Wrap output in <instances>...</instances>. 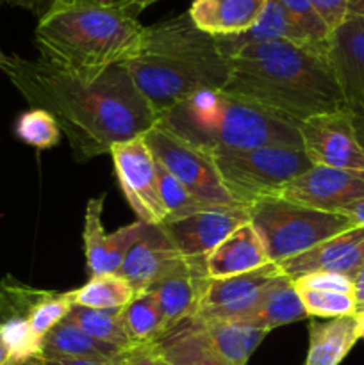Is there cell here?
<instances>
[{"mask_svg":"<svg viewBox=\"0 0 364 365\" xmlns=\"http://www.w3.org/2000/svg\"><path fill=\"white\" fill-rule=\"evenodd\" d=\"M2 71L32 109L56 118L77 160L109 153L113 145L139 138L159 120L121 64L89 84L68 77L41 57L7 56Z\"/></svg>","mask_w":364,"mask_h":365,"instance_id":"obj_1","label":"cell"},{"mask_svg":"<svg viewBox=\"0 0 364 365\" xmlns=\"http://www.w3.org/2000/svg\"><path fill=\"white\" fill-rule=\"evenodd\" d=\"M223 91L300 121L348 109L328 63L327 46L285 39L250 43L227 53Z\"/></svg>","mask_w":364,"mask_h":365,"instance_id":"obj_2","label":"cell"},{"mask_svg":"<svg viewBox=\"0 0 364 365\" xmlns=\"http://www.w3.org/2000/svg\"><path fill=\"white\" fill-rule=\"evenodd\" d=\"M145 29L123 4H56L36 27L41 59L79 82H95L141 48Z\"/></svg>","mask_w":364,"mask_h":365,"instance_id":"obj_3","label":"cell"},{"mask_svg":"<svg viewBox=\"0 0 364 365\" xmlns=\"http://www.w3.org/2000/svg\"><path fill=\"white\" fill-rule=\"evenodd\" d=\"M121 66L157 118L203 89H223L228 57L188 13L145 29L141 48Z\"/></svg>","mask_w":364,"mask_h":365,"instance_id":"obj_4","label":"cell"},{"mask_svg":"<svg viewBox=\"0 0 364 365\" xmlns=\"http://www.w3.org/2000/svg\"><path fill=\"white\" fill-rule=\"evenodd\" d=\"M157 121L211 153L259 146L302 148L296 121L223 89L195 93L166 110Z\"/></svg>","mask_w":364,"mask_h":365,"instance_id":"obj_5","label":"cell"},{"mask_svg":"<svg viewBox=\"0 0 364 365\" xmlns=\"http://www.w3.org/2000/svg\"><path fill=\"white\" fill-rule=\"evenodd\" d=\"M250 223L259 232L273 264L302 255L355 227L345 214L313 209L284 198H268L250 207Z\"/></svg>","mask_w":364,"mask_h":365,"instance_id":"obj_6","label":"cell"},{"mask_svg":"<svg viewBox=\"0 0 364 365\" xmlns=\"http://www.w3.org/2000/svg\"><path fill=\"white\" fill-rule=\"evenodd\" d=\"M218 170L239 205L250 209L257 202L278 198L282 189L313 166L296 146H259L213 153Z\"/></svg>","mask_w":364,"mask_h":365,"instance_id":"obj_7","label":"cell"},{"mask_svg":"<svg viewBox=\"0 0 364 365\" xmlns=\"http://www.w3.org/2000/svg\"><path fill=\"white\" fill-rule=\"evenodd\" d=\"M143 139L157 163L200 202L213 207H243L225 187L216 157L209 150L181 138L159 121Z\"/></svg>","mask_w":364,"mask_h":365,"instance_id":"obj_8","label":"cell"},{"mask_svg":"<svg viewBox=\"0 0 364 365\" xmlns=\"http://www.w3.org/2000/svg\"><path fill=\"white\" fill-rule=\"evenodd\" d=\"M302 150L314 166L364 171V143L350 109L316 114L298 123Z\"/></svg>","mask_w":364,"mask_h":365,"instance_id":"obj_9","label":"cell"},{"mask_svg":"<svg viewBox=\"0 0 364 365\" xmlns=\"http://www.w3.org/2000/svg\"><path fill=\"white\" fill-rule=\"evenodd\" d=\"M111 157L125 200L145 225H164L166 209L161 200L157 160L143 135L113 145Z\"/></svg>","mask_w":364,"mask_h":365,"instance_id":"obj_10","label":"cell"},{"mask_svg":"<svg viewBox=\"0 0 364 365\" xmlns=\"http://www.w3.org/2000/svg\"><path fill=\"white\" fill-rule=\"evenodd\" d=\"M280 274V267L270 264L238 277L209 280L191 317L200 321L245 319L253 312L271 282Z\"/></svg>","mask_w":364,"mask_h":365,"instance_id":"obj_11","label":"cell"},{"mask_svg":"<svg viewBox=\"0 0 364 365\" xmlns=\"http://www.w3.org/2000/svg\"><path fill=\"white\" fill-rule=\"evenodd\" d=\"M278 198L327 212H341L345 207L364 198V171L313 164L293 178Z\"/></svg>","mask_w":364,"mask_h":365,"instance_id":"obj_12","label":"cell"},{"mask_svg":"<svg viewBox=\"0 0 364 365\" xmlns=\"http://www.w3.org/2000/svg\"><path fill=\"white\" fill-rule=\"evenodd\" d=\"M327 56L346 107L364 116V18L348 14L330 32Z\"/></svg>","mask_w":364,"mask_h":365,"instance_id":"obj_13","label":"cell"},{"mask_svg":"<svg viewBox=\"0 0 364 365\" xmlns=\"http://www.w3.org/2000/svg\"><path fill=\"white\" fill-rule=\"evenodd\" d=\"M248 221L250 209L246 207H214L161 227L184 257H207L227 235Z\"/></svg>","mask_w":364,"mask_h":365,"instance_id":"obj_14","label":"cell"},{"mask_svg":"<svg viewBox=\"0 0 364 365\" xmlns=\"http://www.w3.org/2000/svg\"><path fill=\"white\" fill-rule=\"evenodd\" d=\"M184 259L161 225H143L141 235L121 264L120 274L136 294L150 292Z\"/></svg>","mask_w":364,"mask_h":365,"instance_id":"obj_15","label":"cell"},{"mask_svg":"<svg viewBox=\"0 0 364 365\" xmlns=\"http://www.w3.org/2000/svg\"><path fill=\"white\" fill-rule=\"evenodd\" d=\"M103 196L91 198L86 205L84 214V252L88 271L91 277L96 274H118L125 257L131 252L134 242L141 235V221L118 228L113 234H107L102 225Z\"/></svg>","mask_w":364,"mask_h":365,"instance_id":"obj_16","label":"cell"},{"mask_svg":"<svg viewBox=\"0 0 364 365\" xmlns=\"http://www.w3.org/2000/svg\"><path fill=\"white\" fill-rule=\"evenodd\" d=\"M277 266L291 280L318 273V271L353 278L357 271L364 266V228L353 227L341 232L314 248L307 250L302 255L284 260Z\"/></svg>","mask_w":364,"mask_h":365,"instance_id":"obj_17","label":"cell"},{"mask_svg":"<svg viewBox=\"0 0 364 365\" xmlns=\"http://www.w3.org/2000/svg\"><path fill=\"white\" fill-rule=\"evenodd\" d=\"M206 257H184L152 289L168 331L196 312L200 298L209 284Z\"/></svg>","mask_w":364,"mask_h":365,"instance_id":"obj_18","label":"cell"},{"mask_svg":"<svg viewBox=\"0 0 364 365\" xmlns=\"http://www.w3.org/2000/svg\"><path fill=\"white\" fill-rule=\"evenodd\" d=\"M273 264L266 246L252 223L236 228L206 257L207 274L211 280L238 277Z\"/></svg>","mask_w":364,"mask_h":365,"instance_id":"obj_19","label":"cell"},{"mask_svg":"<svg viewBox=\"0 0 364 365\" xmlns=\"http://www.w3.org/2000/svg\"><path fill=\"white\" fill-rule=\"evenodd\" d=\"M268 0H193L188 14L196 29L213 38L245 34L259 21Z\"/></svg>","mask_w":364,"mask_h":365,"instance_id":"obj_20","label":"cell"},{"mask_svg":"<svg viewBox=\"0 0 364 365\" xmlns=\"http://www.w3.org/2000/svg\"><path fill=\"white\" fill-rule=\"evenodd\" d=\"M195 319V317H193ZM198 321L211 348L232 365H246L270 330L245 319Z\"/></svg>","mask_w":364,"mask_h":365,"instance_id":"obj_21","label":"cell"},{"mask_svg":"<svg viewBox=\"0 0 364 365\" xmlns=\"http://www.w3.org/2000/svg\"><path fill=\"white\" fill-rule=\"evenodd\" d=\"M360 339L355 316L310 323L309 349L303 365H339Z\"/></svg>","mask_w":364,"mask_h":365,"instance_id":"obj_22","label":"cell"},{"mask_svg":"<svg viewBox=\"0 0 364 365\" xmlns=\"http://www.w3.org/2000/svg\"><path fill=\"white\" fill-rule=\"evenodd\" d=\"M156 348L168 365H232L211 348L202 327L193 317L168 331Z\"/></svg>","mask_w":364,"mask_h":365,"instance_id":"obj_23","label":"cell"},{"mask_svg":"<svg viewBox=\"0 0 364 365\" xmlns=\"http://www.w3.org/2000/svg\"><path fill=\"white\" fill-rule=\"evenodd\" d=\"M127 349L106 344L79 328L74 321H61L41 341V355L38 360L54 359H114Z\"/></svg>","mask_w":364,"mask_h":365,"instance_id":"obj_24","label":"cell"},{"mask_svg":"<svg viewBox=\"0 0 364 365\" xmlns=\"http://www.w3.org/2000/svg\"><path fill=\"white\" fill-rule=\"evenodd\" d=\"M305 317L307 312L303 309L302 298L295 289V282L282 273L277 280L271 282L253 312L245 317V321L256 323L257 327L271 331L278 327L305 319Z\"/></svg>","mask_w":364,"mask_h":365,"instance_id":"obj_25","label":"cell"},{"mask_svg":"<svg viewBox=\"0 0 364 365\" xmlns=\"http://www.w3.org/2000/svg\"><path fill=\"white\" fill-rule=\"evenodd\" d=\"M216 39L218 43H220L221 50L225 52V56L231 53L232 50L239 48V46L250 45V43L273 41V39H285V41L316 45V43H313L305 34H303V31L293 21V18L289 16L277 2H273V0H268L263 13H261L259 21H257L250 31H246L245 34Z\"/></svg>","mask_w":364,"mask_h":365,"instance_id":"obj_26","label":"cell"},{"mask_svg":"<svg viewBox=\"0 0 364 365\" xmlns=\"http://www.w3.org/2000/svg\"><path fill=\"white\" fill-rule=\"evenodd\" d=\"M123 327L134 348L153 346L168 334L153 292L136 294L131 303L121 309Z\"/></svg>","mask_w":364,"mask_h":365,"instance_id":"obj_27","label":"cell"},{"mask_svg":"<svg viewBox=\"0 0 364 365\" xmlns=\"http://www.w3.org/2000/svg\"><path fill=\"white\" fill-rule=\"evenodd\" d=\"M66 317L96 341L120 349H134L125 331L121 309H86L74 305Z\"/></svg>","mask_w":364,"mask_h":365,"instance_id":"obj_28","label":"cell"},{"mask_svg":"<svg viewBox=\"0 0 364 365\" xmlns=\"http://www.w3.org/2000/svg\"><path fill=\"white\" fill-rule=\"evenodd\" d=\"M136 292L120 274H96L88 284L71 291L74 305L86 309H123Z\"/></svg>","mask_w":364,"mask_h":365,"instance_id":"obj_29","label":"cell"},{"mask_svg":"<svg viewBox=\"0 0 364 365\" xmlns=\"http://www.w3.org/2000/svg\"><path fill=\"white\" fill-rule=\"evenodd\" d=\"M14 134L25 145L34 148H54L61 141V128L56 118L43 109H29L18 116Z\"/></svg>","mask_w":364,"mask_h":365,"instance_id":"obj_30","label":"cell"},{"mask_svg":"<svg viewBox=\"0 0 364 365\" xmlns=\"http://www.w3.org/2000/svg\"><path fill=\"white\" fill-rule=\"evenodd\" d=\"M157 175H159V191H161V200L164 203V209H166L168 221L181 220V217L193 216V214L203 212V210L214 209L213 205H207V203L200 202L198 198L191 195L177 178L171 173H168L159 163H157Z\"/></svg>","mask_w":364,"mask_h":365,"instance_id":"obj_31","label":"cell"},{"mask_svg":"<svg viewBox=\"0 0 364 365\" xmlns=\"http://www.w3.org/2000/svg\"><path fill=\"white\" fill-rule=\"evenodd\" d=\"M0 337L11 353L13 365H27L36 362L41 355V339L36 337L27 319L11 317L0 323Z\"/></svg>","mask_w":364,"mask_h":365,"instance_id":"obj_32","label":"cell"},{"mask_svg":"<svg viewBox=\"0 0 364 365\" xmlns=\"http://www.w3.org/2000/svg\"><path fill=\"white\" fill-rule=\"evenodd\" d=\"M71 307H74L71 291L70 292L45 291V294L41 296V299L36 303L34 309H32L31 314H29L27 317L29 327L32 328L36 337L43 341V337H45V335L49 334L56 324H59L61 321L66 319Z\"/></svg>","mask_w":364,"mask_h":365,"instance_id":"obj_33","label":"cell"},{"mask_svg":"<svg viewBox=\"0 0 364 365\" xmlns=\"http://www.w3.org/2000/svg\"><path fill=\"white\" fill-rule=\"evenodd\" d=\"M296 292L300 294L305 309L307 317H323V319H335V317L355 316V302L353 296L339 294V292L314 291V289L300 287L295 284Z\"/></svg>","mask_w":364,"mask_h":365,"instance_id":"obj_34","label":"cell"},{"mask_svg":"<svg viewBox=\"0 0 364 365\" xmlns=\"http://www.w3.org/2000/svg\"><path fill=\"white\" fill-rule=\"evenodd\" d=\"M277 2L289 16L293 18L296 25L303 31V34L310 39L313 43L321 46H327L328 36H330V29L325 25L320 14L314 11L309 0H273Z\"/></svg>","mask_w":364,"mask_h":365,"instance_id":"obj_35","label":"cell"},{"mask_svg":"<svg viewBox=\"0 0 364 365\" xmlns=\"http://www.w3.org/2000/svg\"><path fill=\"white\" fill-rule=\"evenodd\" d=\"M293 282L296 285H300V287L314 289V291L339 292V294L353 296V282L352 278L345 277V274L318 271V273L305 274V277H300Z\"/></svg>","mask_w":364,"mask_h":365,"instance_id":"obj_36","label":"cell"},{"mask_svg":"<svg viewBox=\"0 0 364 365\" xmlns=\"http://www.w3.org/2000/svg\"><path fill=\"white\" fill-rule=\"evenodd\" d=\"M309 4L330 29V32L348 16L350 0H309Z\"/></svg>","mask_w":364,"mask_h":365,"instance_id":"obj_37","label":"cell"},{"mask_svg":"<svg viewBox=\"0 0 364 365\" xmlns=\"http://www.w3.org/2000/svg\"><path fill=\"white\" fill-rule=\"evenodd\" d=\"M136 349V348H134ZM134 349H127V351L120 353L114 359H54V360H38L41 365H123L131 356Z\"/></svg>","mask_w":364,"mask_h":365,"instance_id":"obj_38","label":"cell"},{"mask_svg":"<svg viewBox=\"0 0 364 365\" xmlns=\"http://www.w3.org/2000/svg\"><path fill=\"white\" fill-rule=\"evenodd\" d=\"M123 365H161V356L156 344L136 348Z\"/></svg>","mask_w":364,"mask_h":365,"instance_id":"obj_39","label":"cell"},{"mask_svg":"<svg viewBox=\"0 0 364 365\" xmlns=\"http://www.w3.org/2000/svg\"><path fill=\"white\" fill-rule=\"evenodd\" d=\"M353 282V302H355V312H364V266L360 267L352 278Z\"/></svg>","mask_w":364,"mask_h":365,"instance_id":"obj_40","label":"cell"},{"mask_svg":"<svg viewBox=\"0 0 364 365\" xmlns=\"http://www.w3.org/2000/svg\"><path fill=\"white\" fill-rule=\"evenodd\" d=\"M341 214H345L346 217H350V221H352L355 227L364 228V198L357 200V202H353L352 205L345 207V209L341 210Z\"/></svg>","mask_w":364,"mask_h":365,"instance_id":"obj_41","label":"cell"},{"mask_svg":"<svg viewBox=\"0 0 364 365\" xmlns=\"http://www.w3.org/2000/svg\"><path fill=\"white\" fill-rule=\"evenodd\" d=\"M57 0H34V11L32 13L38 18H41L43 14L49 13L54 6H56Z\"/></svg>","mask_w":364,"mask_h":365,"instance_id":"obj_42","label":"cell"},{"mask_svg":"<svg viewBox=\"0 0 364 365\" xmlns=\"http://www.w3.org/2000/svg\"><path fill=\"white\" fill-rule=\"evenodd\" d=\"M159 2V0H123V6L128 7L131 11H134L136 14L139 13V11L146 9L148 6H152V4Z\"/></svg>","mask_w":364,"mask_h":365,"instance_id":"obj_43","label":"cell"},{"mask_svg":"<svg viewBox=\"0 0 364 365\" xmlns=\"http://www.w3.org/2000/svg\"><path fill=\"white\" fill-rule=\"evenodd\" d=\"M348 14H355V16L364 18V0H350Z\"/></svg>","mask_w":364,"mask_h":365,"instance_id":"obj_44","label":"cell"},{"mask_svg":"<svg viewBox=\"0 0 364 365\" xmlns=\"http://www.w3.org/2000/svg\"><path fill=\"white\" fill-rule=\"evenodd\" d=\"M0 365H13V360H11V353L7 349L6 342L0 337Z\"/></svg>","mask_w":364,"mask_h":365,"instance_id":"obj_45","label":"cell"},{"mask_svg":"<svg viewBox=\"0 0 364 365\" xmlns=\"http://www.w3.org/2000/svg\"><path fill=\"white\" fill-rule=\"evenodd\" d=\"M9 6L14 7H21V9H27V11H34V0H6Z\"/></svg>","mask_w":364,"mask_h":365,"instance_id":"obj_46","label":"cell"},{"mask_svg":"<svg viewBox=\"0 0 364 365\" xmlns=\"http://www.w3.org/2000/svg\"><path fill=\"white\" fill-rule=\"evenodd\" d=\"M70 2H81V0H57L56 4H70ZM88 2H106V4H123V0H88Z\"/></svg>","mask_w":364,"mask_h":365,"instance_id":"obj_47","label":"cell"},{"mask_svg":"<svg viewBox=\"0 0 364 365\" xmlns=\"http://www.w3.org/2000/svg\"><path fill=\"white\" fill-rule=\"evenodd\" d=\"M357 319H359V334H360V339H364V312H363V314H357Z\"/></svg>","mask_w":364,"mask_h":365,"instance_id":"obj_48","label":"cell"},{"mask_svg":"<svg viewBox=\"0 0 364 365\" xmlns=\"http://www.w3.org/2000/svg\"><path fill=\"white\" fill-rule=\"evenodd\" d=\"M6 63H7V56H4V53L0 52V70H2V68L6 66Z\"/></svg>","mask_w":364,"mask_h":365,"instance_id":"obj_49","label":"cell"},{"mask_svg":"<svg viewBox=\"0 0 364 365\" xmlns=\"http://www.w3.org/2000/svg\"><path fill=\"white\" fill-rule=\"evenodd\" d=\"M31 365H41V362H38V360H36V362H32Z\"/></svg>","mask_w":364,"mask_h":365,"instance_id":"obj_50","label":"cell"},{"mask_svg":"<svg viewBox=\"0 0 364 365\" xmlns=\"http://www.w3.org/2000/svg\"><path fill=\"white\" fill-rule=\"evenodd\" d=\"M357 118H364V116H357ZM360 135V134H359ZM360 139H363V143H364V135H360Z\"/></svg>","mask_w":364,"mask_h":365,"instance_id":"obj_51","label":"cell"},{"mask_svg":"<svg viewBox=\"0 0 364 365\" xmlns=\"http://www.w3.org/2000/svg\"><path fill=\"white\" fill-rule=\"evenodd\" d=\"M161 365H168L166 362H163V360H161Z\"/></svg>","mask_w":364,"mask_h":365,"instance_id":"obj_52","label":"cell"}]
</instances>
